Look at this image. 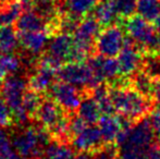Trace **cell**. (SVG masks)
<instances>
[{"mask_svg": "<svg viewBox=\"0 0 160 159\" xmlns=\"http://www.w3.org/2000/svg\"><path fill=\"white\" fill-rule=\"evenodd\" d=\"M108 87L116 112L132 123L147 118L150 111L156 107L152 98L131 86L128 77L120 84H108Z\"/></svg>", "mask_w": 160, "mask_h": 159, "instance_id": "6da1fadb", "label": "cell"}, {"mask_svg": "<svg viewBox=\"0 0 160 159\" xmlns=\"http://www.w3.org/2000/svg\"><path fill=\"white\" fill-rule=\"evenodd\" d=\"M51 141L52 136L46 127H28L13 136L12 145L22 159H42Z\"/></svg>", "mask_w": 160, "mask_h": 159, "instance_id": "7a4b0ae2", "label": "cell"}, {"mask_svg": "<svg viewBox=\"0 0 160 159\" xmlns=\"http://www.w3.org/2000/svg\"><path fill=\"white\" fill-rule=\"evenodd\" d=\"M26 87H28V81H25L22 77L12 74L4 80L0 93L3 100L10 108L13 122L21 125L28 123L31 119L22 104Z\"/></svg>", "mask_w": 160, "mask_h": 159, "instance_id": "3957f363", "label": "cell"}, {"mask_svg": "<svg viewBox=\"0 0 160 159\" xmlns=\"http://www.w3.org/2000/svg\"><path fill=\"white\" fill-rule=\"evenodd\" d=\"M57 75L62 82L69 83L81 88L83 95H91L93 73L87 63L84 62H67L60 66Z\"/></svg>", "mask_w": 160, "mask_h": 159, "instance_id": "277c9868", "label": "cell"}, {"mask_svg": "<svg viewBox=\"0 0 160 159\" xmlns=\"http://www.w3.org/2000/svg\"><path fill=\"white\" fill-rule=\"evenodd\" d=\"M124 32L119 23L106 26L95 40V52L103 57H116L124 45Z\"/></svg>", "mask_w": 160, "mask_h": 159, "instance_id": "5b68a950", "label": "cell"}, {"mask_svg": "<svg viewBox=\"0 0 160 159\" xmlns=\"http://www.w3.org/2000/svg\"><path fill=\"white\" fill-rule=\"evenodd\" d=\"M124 28L128 36L134 40L143 52L158 34L150 21H147L139 14H134L124 20Z\"/></svg>", "mask_w": 160, "mask_h": 159, "instance_id": "8992f818", "label": "cell"}, {"mask_svg": "<svg viewBox=\"0 0 160 159\" xmlns=\"http://www.w3.org/2000/svg\"><path fill=\"white\" fill-rule=\"evenodd\" d=\"M51 98L60 105L67 115H72L78 110L83 98V92L78 91V87L65 82L56 83L50 88Z\"/></svg>", "mask_w": 160, "mask_h": 159, "instance_id": "52a82bcc", "label": "cell"}, {"mask_svg": "<svg viewBox=\"0 0 160 159\" xmlns=\"http://www.w3.org/2000/svg\"><path fill=\"white\" fill-rule=\"evenodd\" d=\"M143 51L130 36L124 39V45L118 55V63L121 77H130L141 69Z\"/></svg>", "mask_w": 160, "mask_h": 159, "instance_id": "ba28073f", "label": "cell"}, {"mask_svg": "<svg viewBox=\"0 0 160 159\" xmlns=\"http://www.w3.org/2000/svg\"><path fill=\"white\" fill-rule=\"evenodd\" d=\"M100 30L101 25L95 17H83L73 33L74 44L88 50L93 55L95 52V40Z\"/></svg>", "mask_w": 160, "mask_h": 159, "instance_id": "9c48e42d", "label": "cell"}, {"mask_svg": "<svg viewBox=\"0 0 160 159\" xmlns=\"http://www.w3.org/2000/svg\"><path fill=\"white\" fill-rule=\"evenodd\" d=\"M72 145L73 148L78 152L93 154L105 145V142L102 140L99 127L93 124L87 125L81 133L73 136Z\"/></svg>", "mask_w": 160, "mask_h": 159, "instance_id": "30bf717a", "label": "cell"}, {"mask_svg": "<svg viewBox=\"0 0 160 159\" xmlns=\"http://www.w3.org/2000/svg\"><path fill=\"white\" fill-rule=\"evenodd\" d=\"M58 69L48 66L46 63L37 61L35 67V71L32 73L28 80V86L30 89L42 94L51 88L57 75Z\"/></svg>", "mask_w": 160, "mask_h": 159, "instance_id": "8fae6325", "label": "cell"}, {"mask_svg": "<svg viewBox=\"0 0 160 159\" xmlns=\"http://www.w3.org/2000/svg\"><path fill=\"white\" fill-rule=\"evenodd\" d=\"M65 115L64 110L53 98H46L42 100L34 119L37 120L42 127L49 130L55 127Z\"/></svg>", "mask_w": 160, "mask_h": 159, "instance_id": "7c38bea8", "label": "cell"}, {"mask_svg": "<svg viewBox=\"0 0 160 159\" xmlns=\"http://www.w3.org/2000/svg\"><path fill=\"white\" fill-rule=\"evenodd\" d=\"M74 45V39L71 34L67 33H56L51 37L48 45V53L51 58L57 60L60 64H63V62L68 61L70 52Z\"/></svg>", "mask_w": 160, "mask_h": 159, "instance_id": "4fadbf2b", "label": "cell"}, {"mask_svg": "<svg viewBox=\"0 0 160 159\" xmlns=\"http://www.w3.org/2000/svg\"><path fill=\"white\" fill-rule=\"evenodd\" d=\"M49 38L48 31L19 33V42L22 48L31 55L37 56L45 49Z\"/></svg>", "mask_w": 160, "mask_h": 159, "instance_id": "5bb4252c", "label": "cell"}, {"mask_svg": "<svg viewBox=\"0 0 160 159\" xmlns=\"http://www.w3.org/2000/svg\"><path fill=\"white\" fill-rule=\"evenodd\" d=\"M15 28L18 33H28V32H37V31H47L48 23L47 21L38 14L36 11L28 10L23 11L19 19L15 22Z\"/></svg>", "mask_w": 160, "mask_h": 159, "instance_id": "9a60e30c", "label": "cell"}, {"mask_svg": "<svg viewBox=\"0 0 160 159\" xmlns=\"http://www.w3.org/2000/svg\"><path fill=\"white\" fill-rule=\"evenodd\" d=\"M98 127L105 144H116V138L122 127V123L119 115H102L98 121Z\"/></svg>", "mask_w": 160, "mask_h": 159, "instance_id": "2e32d148", "label": "cell"}, {"mask_svg": "<svg viewBox=\"0 0 160 159\" xmlns=\"http://www.w3.org/2000/svg\"><path fill=\"white\" fill-rule=\"evenodd\" d=\"M78 115L88 125H93L98 123L101 111L97 102L91 95H84L78 108Z\"/></svg>", "mask_w": 160, "mask_h": 159, "instance_id": "e0dca14e", "label": "cell"}, {"mask_svg": "<svg viewBox=\"0 0 160 159\" xmlns=\"http://www.w3.org/2000/svg\"><path fill=\"white\" fill-rule=\"evenodd\" d=\"M95 15L97 21L101 26H109L120 22L121 17L117 12L116 6L113 1H103L95 7Z\"/></svg>", "mask_w": 160, "mask_h": 159, "instance_id": "ac0fdd59", "label": "cell"}, {"mask_svg": "<svg viewBox=\"0 0 160 159\" xmlns=\"http://www.w3.org/2000/svg\"><path fill=\"white\" fill-rule=\"evenodd\" d=\"M74 157V149L68 145V143H62L52 140L46 146L44 151V159H72Z\"/></svg>", "mask_w": 160, "mask_h": 159, "instance_id": "d6986e66", "label": "cell"}, {"mask_svg": "<svg viewBox=\"0 0 160 159\" xmlns=\"http://www.w3.org/2000/svg\"><path fill=\"white\" fill-rule=\"evenodd\" d=\"M17 28L11 25L0 27V53H11L19 46V35Z\"/></svg>", "mask_w": 160, "mask_h": 159, "instance_id": "ffe728a7", "label": "cell"}, {"mask_svg": "<svg viewBox=\"0 0 160 159\" xmlns=\"http://www.w3.org/2000/svg\"><path fill=\"white\" fill-rule=\"evenodd\" d=\"M65 9L69 15L76 19L84 17L95 9L97 0H67Z\"/></svg>", "mask_w": 160, "mask_h": 159, "instance_id": "44dd1931", "label": "cell"}, {"mask_svg": "<svg viewBox=\"0 0 160 159\" xmlns=\"http://www.w3.org/2000/svg\"><path fill=\"white\" fill-rule=\"evenodd\" d=\"M141 70L152 81L160 80V53L143 52Z\"/></svg>", "mask_w": 160, "mask_h": 159, "instance_id": "7402d4cb", "label": "cell"}, {"mask_svg": "<svg viewBox=\"0 0 160 159\" xmlns=\"http://www.w3.org/2000/svg\"><path fill=\"white\" fill-rule=\"evenodd\" d=\"M22 60L14 53H0V81L21 69Z\"/></svg>", "mask_w": 160, "mask_h": 159, "instance_id": "603a6c76", "label": "cell"}, {"mask_svg": "<svg viewBox=\"0 0 160 159\" xmlns=\"http://www.w3.org/2000/svg\"><path fill=\"white\" fill-rule=\"evenodd\" d=\"M128 77V83H130L131 86L134 87L136 91H138L143 95L150 97V93H152V80L149 79L141 69Z\"/></svg>", "mask_w": 160, "mask_h": 159, "instance_id": "cb8c5ba5", "label": "cell"}, {"mask_svg": "<svg viewBox=\"0 0 160 159\" xmlns=\"http://www.w3.org/2000/svg\"><path fill=\"white\" fill-rule=\"evenodd\" d=\"M136 12L147 21L152 22L160 13V0H137Z\"/></svg>", "mask_w": 160, "mask_h": 159, "instance_id": "d4e9b609", "label": "cell"}, {"mask_svg": "<svg viewBox=\"0 0 160 159\" xmlns=\"http://www.w3.org/2000/svg\"><path fill=\"white\" fill-rule=\"evenodd\" d=\"M42 98L40 96V93L33 91V89H26L25 93L23 95V100H22V104H23L24 109L26 110V112L28 113V116L32 118L35 117V113L37 111L38 107H39L40 102H42Z\"/></svg>", "mask_w": 160, "mask_h": 159, "instance_id": "484cf974", "label": "cell"}, {"mask_svg": "<svg viewBox=\"0 0 160 159\" xmlns=\"http://www.w3.org/2000/svg\"><path fill=\"white\" fill-rule=\"evenodd\" d=\"M0 159H21L4 130L0 129Z\"/></svg>", "mask_w": 160, "mask_h": 159, "instance_id": "4316f807", "label": "cell"}, {"mask_svg": "<svg viewBox=\"0 0 160 159\" xmlns=\"http://www.w3.org/2000/svg\"><path fill=\"white\" fill-rule=\"evenodd\" d=\"M113 2L121 20H127L136 12L137 0H114Z\"/></svg>", "mask_w": 160, "mask_h": 159, "instance_id": "83f0119b", "label": "cell"}, {"mask_svg": "<svg viewBox=\"0 0 160 159\" xmlns=\"http://www.w3.org/2000/svg\"><path fill=\"white\" fill-rule=\"evenodd\" d=\"M92 155L93 159H118V146L116 144H105Z\"/></svg>", "mask_w": 160, "mask_h": 159, "instance_id": "f1b7e54d", "label": "cell"}, {"mask_svg": "<svg viewBox=\"0 0 160 159\" xmlns=\"http://www.w3.org/2000/svg\"><path fill=\"white\" fill-rule=\"evenodd\" d=\"M87 123L85 122L78 115H70L69 116V131L71 136H75L76 134L81 133L85 127H87Z\"/></svg>", "mask_w": 160, "mask_h": 159, "instance_id": "f546056e", "label": "cell"}, {"mask_svg": "<svg viewBox=\"0 0 160 159\" xmlns=\"http://www.w3.org/2000/svg\"><path fill=\"white\" fill-rule=\"evenodd\" d=\"M12 113L10 108L3 100V98H0V127H7L12 124Z\"/></svg>", "mask_w": 160, "mask_h": 159, "instance_id": "4dcf8cb0", "label": "cell"}, {"mask_svg": "<svg viewBox=\"0 0 160 159\" xmlns=\"http://www.w3.org/2000/svg\"><path fill=\"white\" fill-rule=\"evenodd\" d=\"M148 120L154 130V133L156 135L157 140H160V107L156 106L150 113L148 115Z\"/></svg>", "mask_w": 160, "mask_h": 159, "instance_id": "1f68e13d", "label": "cell"}, {"mask_svg": "<svg viewBox=\"0 0 160 159\" xmlns=\"http://www.w3.org/2000/svg\"><path fill=\"white\" fill-rule=\"evenodd\" d=\"M150 97H152V102H155V105L160 107V80L152 81V93H150Z\"/></svg>", "mask_w": 160, "mask_h": 159, "instance_id": "d6a6232c", "label": "cell"}, {"mask_svg": "<svg viewBox=\"0 0 160 159\" xmlns=\"http://www.w3.org/2000/svg\"><path fill=\"white\" fill-rule=\"evenodd\" d=\"M72 159H93V155L91 153H85V152H80V154L74 155Z\"/></svg>", "mask_w": 160, "mask_h": 159, "instance_id": "836d02e7", "label": "cell"}, {"mask_svg": "<svg viewBox=\"0 0 160 159\" xmlns=\"http://www.w3.org/2000/svg\"><path fill=\"white\" fill-rule=\"evenodd\" d=\"M152 25H154L155 30L157 31V33H159L160 34V13H159L158 17L152 21Z\"/></svg>", "mask_w": 160, "mask_h": 159, "instance_id": "e575fe53", "label": "cell"}, {"mask_svg": "<svg viewBox=\"0 0 160 159\" xmlns=\"http://www.w3.org/2000/svg\"><path fill=\"white\" fill-rule=\"evenodd\" d=\"M33 3L39 4V3H49V2H53L55 0H31Z\"/></svg>", "mask_w": 160, "mask_h": 159, "instance_id": "d590c367", "label": "cell"}, {"mask_svg": "<svg viewBox=\"0 0 160 159\" xmlns=\"http://www.w3.org/2000/svg\"><path fill=\"white\" fill-rule=\"evenodd\" d=\"M7 1H10V0H0V2H7Z\"/></svg>", "mask_w": 160, "mask_h": 159, "instance_id": "8d00e7d4", "label": "cell"}, {"mask_svg": "<svg viewBox=\"0 0 160 159\" xmlns=\"http://www.w3.org/2000/svg\"><path fill=\"white\" fill-rule=\"evenodd\" d=\"M1 87H2V84H1V81H0V93H1Z\"/></svg>", "mask_w": 160, "mask_h": 159, "instance_id": "74e56055", "label": "cell"}, {"mask_svg": "<svg viewBox=\"0 0 160 159\" xmlns=\"http://www.w3.org/2000/svg\"><path fill=\"white\" fill-rule=\"evenodd\" d=\"M103 1H114V0H103Z\"/></svg>", "mask_w": 160, "mask_h": 159, "instance_id": "f35d334b", "label": "cell"}]
</instances>
